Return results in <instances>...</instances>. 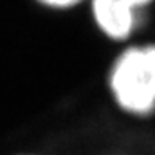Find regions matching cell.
<instances>
[{
  "mask_svg": "<svg viewBox=\"0 0 155 155\" xmlns=\"http://www.w3.org/2000/svg\"><path fill=\"white\" fill-rule=\"evenodd\" d=\"M106 91L127 119H155V40L135 38L119 46L106 69Z\"/></svg>",
  "mask_w": 155,
  "mask_h": 155,
  "instance_id": "6da1fadb",
  "label": "cell"
},
{
  "mask_svg": "<svg viewBox=\"0 0 155 155\" xmlns=\"http://www.w3.org/2000/svg\"><path fill=\"white\" fill-rule=\"evenodd\" d=\"M86 5L99 35L120 46L139 38L147 27L155 0H87Z\"/></svg>",
  "mask_w": 155,
  "mask_h": 155,
  "instance_id": "7a4b0ae2",
  "label": "cell"
},
{
  "mask_svg": "<svg viewBox=\"0 0 155 155\" xmlns=\"http://www.w3.org/2000/svg\"><path fill=\"white\" fill-rule=\"evenodd\" d=\"M33 2L53 12H71L79 8L81 5H86L87 0H33Z\"/></svg>",
  "mask_w": 155,
  "mask_h": 155,
  "instance_id": "3957f363",
  "label": "cell"
},
{
  "mask_svg": "<svg viewBox=\"0 0 155 155\" xmlns=\"http://www.w3.org/2000/svg\"><path fill=\"white\" fill-rule=\"evenodd\" d=\"M110 155H132V153H124V152H119V153H110Z\"/></svg>",
  "mask_w": 155,
  "mask_h": 155,
  "instance_id": "277c9868",
  "label": "cell"
},
{
  "mask_svg": "<svg viewBox=\"0 0 155 155\" xmlns=\"http://www.w3.org/2000/svg\"><path fill=\"white\" fill-rule=\"evenodd\" d=\"M20 155H36V153H20Z\"/></svg>",
  "mask_w": 155,
  "mask_h": 155,
  "instance_id": "5b68a950",
  "label": "cell"
}]
</instances>
